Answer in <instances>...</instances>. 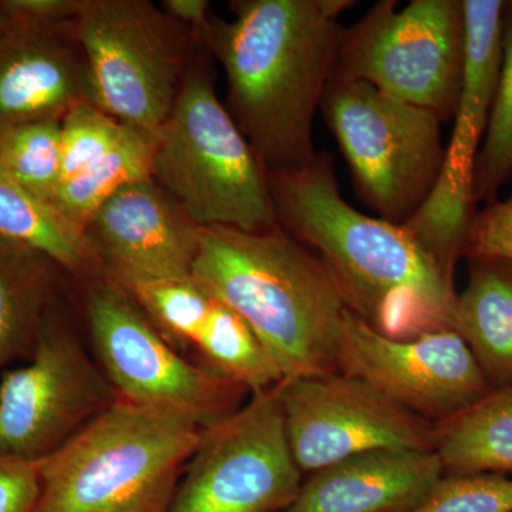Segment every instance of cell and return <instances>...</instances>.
Segmentation results:
<instances>
[{
	"label": "cell",
	"mask_w": 512,
	"mask_h": 512,
	"mask_svg": "<svg viewBox=\"0 0 512 512\" xmlns=\"http://www.w3.org/2000/svg\"><path fill=\"white\" fill-rule=\"evenodd\" d=\"M126 124L92 103L77 104L62 120V181L83 173L120 143Z\"/></svg>",
	"instance_id": "cell-27"
},
{
	"label": "cell",
	"mask_w": 512,
	"mask_h": 512,
	"mask_svg": "<svg viewBox=\"0 0 512 512\" xmlns=\"http://www.w3.org/2000/svg\"><path fill=\"white\" fill-rule=\"evenodd\" d=\"M412 512H512V480L503 474H444Z\"/></svg>",
	"instance_id": "cell-28"
},
{
	"label": "cell",
	"mask_w": 512,
	"mask_h": 512,
	"mask_svg": "<svg viewBox=\"0 0 512 512\" xmlns=\"http://www.w3.org/2000/svg\"><path fill=\"white\" fill-rule=\"evenodd\" d=\"M466 55L453 136L443 170L427 200L403 225L429 252L441 271L454 279L468 225L474 215L473 175L484 140L503 64V0H463Z\"/></svg>",
	"instance_id": "cell-12"
},
{
	"label": "cell",
	"mask_w": 512,
	"mask_h": 512,
	"mask_svg": "<svg viewBox=\"0 0 512 512\" xmlns=\"http://www.w3.org/2000/svg\"><path fill=\"white\" fill-rule=\"evenodd\" d=\"M6 23H8V18H6L5 12L2 9V3H0V30L5 28Z\"/></svg>",
	"instance_id": "cell-33"
},
{
	"label": "cell",
	"mask_w": 512,
	"mask_h": 512,
	"mask_svg": "<svg viewBox=\"0 0 512 512\" xmlns=\"http://www.w3.org/2000/svg\"><path fill=\"white\" fill-rule=\"evenodd\" d=\"M201 229L148 177L104 202L84 231L101 274L131 291L151 282L191 278Z\"/></svg>",
	"instance_id": "cell-15"
},
{
	"label": "cell",
	"mask_w": 512,
	"mask_h": 512,
	"mask_svg": "<svg viewBox=\"0 0 512 512\" xmlns=\"http://www.w3.org/2000/svg\"><path fill=\"white\" fill-rule=\"evenodd\" d=\"M205 366L251 394L284 382L274 357L237 313L215 302L204 329L194 343Z\"/></svg>",
	"instance_id": "cell-23"
},
{
	"label": "cell",
	"mask_w": 512,
	"mask_h": 512,
	"mask_svg": "<svg viewBox=\"0 0 512 512\" xmlns=\"http://www.w3.org/2000/svg\"><path fill=\"white\" fill-rule=\"evenodd\" d=\"M40 463L0 454V512H35Z\"/></svg>",
	"instance_id": "cell-30"
},
{
	"label": "cell",
	"mask_w": 512,
	"mask_h": 512,
	"mask_svg": "<svg viewBox=\"0 0 512 512\" xmlns=\"http://www.w3.org/2000/svg\"><path fill=\"white\" fill-rule=\"evenodd\" d=\"M64 275L47 256L0 239V372L32 356Z\"/></svg>",
	"instance_id": "cell-19"
},
{
	"label": "cell",
	"mask_w": 512,
	"mask_h": 512,
	"mask_svg": "<svg viewBox=\"0 0 512 512\" xmlns=\"http://www.w3.org/2000/svg\"><path fill=\"white\" fill-rule=\"evenodd\" d=\"M276 390L286 439L302 474L379 448L433 450L434 423L355 376L299 377Z\"/></svg>",
	"instance_id": "cell-13"
},
{
	"label": "cell",
	"mask_w": 512,
	"mask_h": 512,
	"mask_svg": "<svg viewBox=\"0 0 512 512\" xmlns=\"http://www.w3.org/2000/svg\"><path fill=\"white\" fill-rule=\"evenodd\" d=\"M201 47L156 134L151 178L201 227H278L268 173L215 90Z\"/></svg>",
	"instance_id": "cell-5"
},
{
	"label": "cell",
	"mask_w": 512,
	"mask_h": 512,
	"mask_svg": "<svg viewBox=\"0 0 512 512\" xmlns=\"http://www.w3.org/2000/svg\"><path fill=\"white\" fill-rule=\"evenodd\" d=\"M302 476L275 386L202 429L164 512H285Z\"/></svg>",
	"instance_id": "cell-10"
},
{
	"label": "cell",
	"mask_w": 512,
	"mask_h": 512,
	"mask_svg": "<svg viewBox=\"0 0 512 512\" xmlns=\"http://www.w3.org/2000/svg\"><path fill=\"white\" fill-rule=\"evenodd\" d=\"M0 171L36 197L52 202L62 181V121L0 130Z\"/></svg>",
	"instance_id": "cell-24"
},
{
	"label": "cell",
	"mask_w": 512,
	"mask_h": 512,
	"mask_svg": "<svg viewBox=\"0 0 512 512\" xmlns=\"http://www.w3.org/2000/svg\"><path fill=\"white\" fill-rule=\"evenodd\" d=\"M467 261L468 282L457 293L453 329L493 389L512 386V264Z\"/></svg>",
	"instance_id": "cell-18"
},
{
	"label": "cell",
	"mask_w": 512,
	"mask_h": 512,
	"mask_svg": "<svg viewBox=\"0 0 512 512\" xmlns=\"http://www.w3.org/2000/svg\"><path fill=\"white\" fill-rule=\"evenodd\" d=\"M0 3L6 18L12 22L49 25L76 19L84 0H0Z\"/></svg>",
	"instance_id": "cell-31"
},
{
	"label": "cell",
	"mask_w": 512,
	"mask_h": 512,
	"mask_svg": "<svg viewBox=\"0 0 512 512\" xmlns=\"http://www.w3.org/2000/svg\"><path fill=\"white\" fill-rule=\"evenodd\" d=\"M512 173V3L505 13L503 64L487 131L477 154L473 202L494 201Z\"/></svg>",
	"instance_id": "cell-25"
},
{
	"label": "cell",
	"mask_w": 512,
	"mask_h": 512,
	"mask_svg": "<svg viewBox=\"0 0 512 512\" xmlns=\"http://www.w3.org/2000/svg\"><path fill=\"white\" fill-rule=\"evenodd\" d=\"M463 258L495 259L512 264V195L490 201L474 212L463 245Z\"/></svg>",
	"instance_id": "cell-29"
},
{
	"label": "cell",
	"mask_w": 512,
	"mask_h": 512,
	"mask_svg": "<svg viewBox=\"0 0 512 512\" xmlns=\"http://www.w3.org/2000/svg\"><path fill=\"white\" fill-rule=\"evenodd\" d=\"M434 453L446 476L512 471V386L491 389L483 399L434 424Z\"/></svg>",
	"instance_id": "cell-20"
},
{
	"label": "cell",
	"mask_w": 512,
	"mask_h": 512,
	"mask_svg": "<svg viewBox=\"0 0 512 512\" xmlns=\"http://www.w3.org/2000/svg\"><path fill=\"white\" fill-rule=\"evenodd\" d=\"M74 20L35 25L8 19L0 30V130L62 121L77 104L97 106Z\"/></svg>",
	"instance_id": "cell-16"
},
{
	"label": "cell",
	"mask_w": 512,
	"mask_h": 512,
	"mask_svg": "<svg viewBox=\"0 0 512 512\" xmlns=\"http://www.w3.org/2000/svg\"><path fill=\"white\" fill-rule=\"evenodd\" d=\"M130 293L168 342L184 346L194 345L214 305L192 278L151 282Z\"/></svg>",
	"instance_id": "cell-26"
},
{
	"label": "cell",
	"mask_w": 512,
	"mask_h": 512,
	"mask_svg": "<svg viewBox=\"0 0 512 512\" xmlns=\"http://www.w3.org/2000/svg\"><path fill=\"white\" fill-rule=\"evenodd\" d=\"M268 181L279 227L319 256L356 318L393 339L453 329L454 279L403 225L350 207L328 154Z\"/></svg>",
	"instance_id": "cell-2"
},
{
	"label": "cell",
	"mask_w": 512,
	"mask_h": 512,
	"mask_svg": "<svg viewBox=\"0 0 512 512\" xmlns=\"http://www.w3.org/2000/svg\"><path fill=\"white\" fill-rule=\"evenodd\" d=\"M116 399L56 303L28 363L0 379V454L40 463Z\"/></svg>",
	"instance_id": "cell-11"
},
{
	"label": "cell",
	"mask_w": 512,
	"mask_h": 512,
	"mask_svg": "<svg viewBox=\"0 0 512 512\" xmlns=\"http://www.w3.org/2000/svg\"><path fill=\"white\" fill-rule=\"evenodd\" d=\"M352 0H232L197 33L227 77L225 107L268 175L313 163L312 124Z\"/></svg>",
	"instance_id": "cell-1"
},
{
	"label": "cell",
	"mask_w": 512,
	"mask_h": 512,
	"mask_svg": "<svg viewBox=\"0 0 512 512\" xmlns=\"http://www.w3.org/2000/svg\"><path fill=\"white\" fill-rule=\"evenodd\" d=\"M336 366L434 424L463 412L493 389L456 330L387 338L349 311L340 330Z\"/></svg>",
	"instance_id": "cell-14"
},
{
	"label": "cell",
	"mask_w": 512,
	"mask_h": 512,
	"mask_svg": "<svg viewBox=\"0 0 512 512\" xmlns=\"http://www.w3.org/2000/svg\"><path fill=\"white\" fill-rule=\"evenodd\" d=\"M191 278L254 330L284 380L338 372L348 308L328 269L281 227H202Z\"/></svg>",
	"instance_id": "cell-3"
},
{
	"label": "cell",
	"mask_w": 512,
	"mask_h": 512,
	"mask_svg": "<svg viewBox=\"0 0 512 512\" xmlns=\"http://www.w3.org/2000/svg\"><path fill=\"white\" fill-rule=\"evenodd\" d=\"M97 106L156 137L201 42L150 0H84L76 20Z\"/></svg>",
	"instance_id": "cell-8"
},
{
	"label": "cell",
	"mask_w": 512,
	"mask_h": 512,
	"mask_svg": "<svg viewBox=\"0 0 512 512\" xmlns=\"http://www.w3.org/2000/svg\"><path fill=\"white\" fill-rule=\"evenodd\" d=\"M89 281L84 316L117 396L185 414L202 427L241 409L247 390L178 355L130 291L107 276Z\"/></svg>",
	"instance_id": "cell-9"
},
{
	"label": "cell",
	"mask_w": 512,
	"mask_h": 512,
	"mask_svg": "<svg viewBox=\"0 0 512 512\" xmlns=\"http://www.w3.org/2000/svg\"><path fill=\"white\" fill-rule=\"evenodd\" d=\"M443 476L433 450L379 448L309 474L285 512H412Z\"/></svg>",
	"instance_id": "cell-17"
},
{
	"label": "cell",
	"mask_w": 512,
	"mask_h": 512,
	"mask_svg": "<svg viewBox=\"0 0 512 512\" xmlns=\"http://www.w3.org/2000/svg\"><path fill=\"white\" fill-rule=\"evenodd\" d=\"M204 427L117 399L40 461L35 512H164Z\"/></svg>",
	"instance_id": "cell-4"
},
{
	"label": "cell",
	"mask_w": 512,
	"mask_h": 512,
	"mask_svg": "<svg viewBox=\"0 0 512 512\" xmlns=\"http://www.w3.org/2000/svg\"><path fill=\"white\" fill-rule=\"evenodd\" d=\"M0 239L47 256L66 275L103 276L86 231L55 204L26 191L0 171Z\"/></svg>",
	"instance_id": "cell-21"
},
{
	"label": "cell",
	"mask_w": 512,
	"mask_h": 512,
	"mask_svg": "<svg viewBox=\"0 0 512 512\" xmlns=\"http://www.w3.org/2000/svg\"><path fill=\"white\" fill-rule=\"evenodd\" d=\"M320 109L360 200L396 225L412 220L443 170V121L363 82L330 80Z\"/></svg>",
	"instance_id": "cell-6"
},
{
	"label": "cell",
	"mask_w": 512,
	"mask_h": 512,
	"mask_svg": "<svg viewBox=\"0 0 512 512\" xmlns=\"http://www.w3.org/2000/svg\"><path fill=\"white\" fill-rule=\"evenodd\" d=\"M161 9L195 35L207 25L212 15L208 0H164Z\"/></svg>",
	"instance_id": "cell-32"
},
{
	"label": "cell",
	"mask_w": 512,
	"mask_h": 512,
	"mask_svg": "<svg viewBox=\"0 0 512 512\" xmlns=\"http://www.w3.org/2000/svg\"><path fill=\"white\" fill-rule=\"evenodd\" d=\"M466 55L463 0H382L342 29L332 80L363 82L454 119Z\"/></svg>",
	"instance_id": "cell-7"
},
{
	"label": "cell",
	"mask_w": 512,
	"mask_h": 512,
	"mask_svg": "<svg viewBox=\"0 0 512 512\" xmlns=\"http://www.w3.org/2000/svg\"><path fill=\"white\" fill-rule=\"evenodd\" d=\"M154 148L156 137L128 127L106 156L59 185L53 204L73 224L86 229L94 212L116 192L151 177Z\"/></svg>",
	"instance_id": "cell-22"
}]
</instances>
